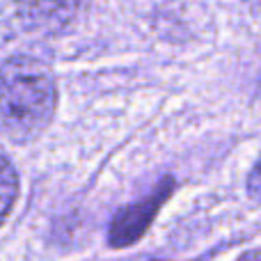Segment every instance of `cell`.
<instances>
[{"mask_svg": "<svg viewBox=\"0 0 261 261\" xmlns=\"http://www.w3.org/2000/svg\"><path fill=\"white\" fill-rule=\"evenodd\" d=\"M58 106L53 71L41 60L14 55L0 67V126L16 142L35 140Z\"/></svg>", "mask_w": 261, "mask_h": 261, "instance_id": "obj_1", "label": "cell"}, {"mask_svg": "<svg viewBox=\"0 0 261 261\" xmlns=\"http://www.w3.org/2000/svg\"><path fill=\"white\" fill-rule=\"evenodd\" d=\"M248 193L254 202L261 204V158L254 163L252 172H250V176H248Z\"/></svg>", "mask_w": 261, "mask_h": 261, "instance_id": "obj_5", "label": "cell"}, {"mask_svg": "<svg viewBox=\"0 0 261 261\" xmlns=\"http://www.w3.org/2000/svg\"><path fill=\"white\" fill-rule=\"evenodd\" d=\"M83 5L85 0H16V12L28 30L53 35L76 18Z\"/></svg>", "mask_w": 261, "mask_h": 261, "instance_id": "obj_3", "label": "cell"}, {"mask_svg": "<svg viewBox=\"0 0 261 261\" xmlns=\"http://www.w3.org/2000/svg\"><path fill=\"white\" fill-rule=\"evenodd\" d=\"M18 197V174L16 167L12 165L9 158H5L0 153V225L5 222V218L9 216L14 202Z\"/></svg>", "mask_w": 261, "mask_h": 261, "instance_id": "obj_4", "label": "cell"}, {"mask_svg": "<svg viewBox=\"0 0 261 261\" xmlns=\"http://www.w3.org/2000/svg\"><path fill=\"white\" fill-rule=\"evenodd\" d=\"M239 261H261V248H257V250H250V252L241 254Z\"/></svg>", "mask_w": 261, "mask_h": 261, "instance_id": "obj_6", "label": "cell"}, {"mask_svg": "<svg viewBox=\"0 0 261 261\" xmlns=\"http://www.w3.org/2000/svg\"><path fill=\"white\" fill-rule=\"evenodd\" d=\"M174 190V179H163L147 197L138 199L135 204H128L126 208L117 213L110 222V231H108V243L113 248H126L133 245L147 234V229L151 227L153 218L158 216L161 206L167 202V197Z\"/></svg>", "mask_w": 261, "mask_h": 261, "instance_id": "obj_2", "label": "cell"}]
</instances>
